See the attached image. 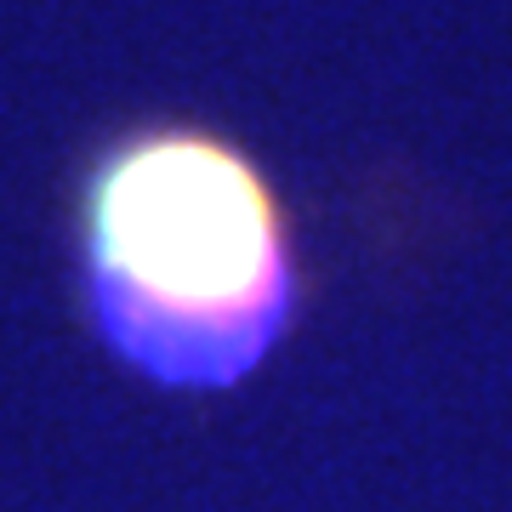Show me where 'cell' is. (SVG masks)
Listing matches in <instances>:
<instances>
[{
    "instance_id": "cell-1",
    "label": "cell",
    "mask_w": 512,
    "mask_h": 512,
    "mask_svg": "<svg viewBox=\"0 0 512 512\" xmlns=\"http://www.w3.org/2000/svg\"><path fill=\"white\" fill-rule=\"evenodd\" d=\"M69 256L103 353L165 393L251 382L308 291L296 217L268 165L200 120H137L86 154Z\"/></svg>"
}]
</instances>
